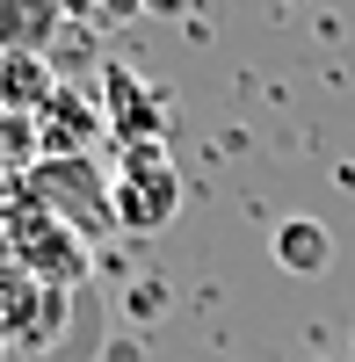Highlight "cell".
Segmentation results:
<instances>
[{"label": "cell", "mask_w": 355, "mask_h": 362, "mask_svg": "<svg viewBox=\"0 0 355 362\" xmlns=\"http://www.w3.org/2000/svg\"><path fill=\"white\" fill-rule=\"evenodd\" d=\"M174 210H182V174H174V160L160 153V145H138V153L116 160L109 174V218L124 232H167Z\"/></svg>", "instance_id": "1"}, {"label": "cell", "mask_w": 355, "mask_h": 362, "mask_svg": "<svg viewBox=\"0 0 355 362\" xmlns=\"http://www.w3.org/2000/svg\"><path fill=\"white\" fill-rule=\"evenodd\" d=\"M102 124L116 131V145H124V153H138V145H160V131H167V102H160L131 66H102Z\"/></svg>", "instance_id": "2"}, {"label": "cell", "mask_w": 355, "mask_h": 362, "mask_svg": "<svg viewBox=\"0 0 355 362\" xmlns=\"http://www.w3.org/2000/svg\"><path fill=\"white\" fill-rule=\"evenodd\" d=\"M102 131H109V124L87 109L80 87H58V95L44 102V116H37V145H44V153H58V160H80Z\"/></svg>", "instance_id": "3"}, {"label": "cell", "mask_w": 355, "mask_h": 362, "mask_svg": "<svg viewBox=\"0 0 355 362\" xmlns=\"http://www.w3.org/2000/svg\"><path fill=\"white\" fill-rule=\"evenodd\" d=\"M51 95H58L51 58L0 51V109H8V116H44V102H51Z\"/></svg>", "instance_id": "4"}, {"label": "cell", "mask_w": 355, "mask_h": 362, "mask_svg": "<svg viewBox=\"0 0 355 362\" xmlns=\"http://www.w3.org/2000/svg\"><path fill=\"white\" fill-rule=\"evenodd\" d=\"M58 232H66V225H58L51 210H44V218H29V210H22V232H15V247H22L29 261H37L44 276H58V283H66V276H80V268H87V254L73 247V239H58Z\"/></svg>", "instance_id": "5"}, {"label": "cell", "mask_w": 355, "mask_h": 362, "mask_svg": "<svg viewBox=\"0 0 355 362\" xmlns=\"http://www.w3.org/2000/svg\"><path fill=\"white\" fill-rule=\"evenodd\" d=\"M269 254L290 268V276H319V268L334 261V232L319 225V218H283L276 239H269Z\"/></svg>", "instance_id": "6"}, {"label": "cell", "mask_w": 355, "mask_h": 362, "mask_svg": "<svg viewBox=\"0 0 355 362\" xmlns=\"http://www.w3.org/2000/svg\"><path fill=\"white\" fill-rule=\"evenodd\" d=\"M58 37V8H0V44L44 58V44Z\"/></svg>", "instance_id": "7"}]
</instances>
